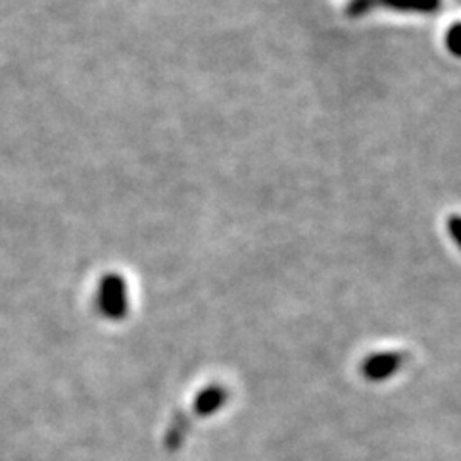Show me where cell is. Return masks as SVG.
Listing matches in <instances>:
<instances>
[{
    "mask_svg": "<svg viewBox=\"0 0 461 461\" xmlns=\"http://www.w3.org/2000/svg\"><path fill=\"white\" fill-rule=\"evenodd\" d=\"M229 393L227 388L221 384H210L194 396V402L191 406V420H204V417H210L213 413H218L225 403H227Z\"/></svg>",
    "mask_w": 461,
    "mask_h": 461,
    "instance_id": "3",
    "label": "cell"
},
{
    "mask_svg": "<svg viewBox=\"0 0 461 461\" xmlns=\"http://www.w3.org/2000/svg\"><path fill=\"white\" fill-rule=\"evenodd\" d=\"M191 425H193V420L189 413L179 411L176 417H173V421L169 423L167 432H166V448L171 452L179 450L181 444L186 438V432H189Z\"/></svg>",
    "mask_w": 461,
    "mask_h": 461,
    "instance_id": "4",
    "label": "cell"
},
{
    "mask_svg": "<svg viewBox=\"0 0 461 461\" xmlns=\"http://www.w3.org/2000/svg\"><path fill=\"white\" fill-rule=\"evenodd\" d=\"M446 49L454 56L461 58V23H454L446 33Z\"/></svg>",
    "mask_w": 461,
    "mask_h": 461,
    "instance_id": "6",
    "label": "cell"
},
{
    "mask_svg": "<svg viewBox=\"0 0 461 461\" xmlns=\"http://www.w3.org/2000/svg\"><path fill=\"white\" fill-rule=\"evenodd\" d=\"M406 362V352H375L362 362V375L371 383H381L394 377Z\"/></svg>",
    "mask_w": 461,
    "mask_h": 461,
    "instance_id": "2",
    "label": "cell"
},
{
    "mask_svg": "<svg viewBox=\"0 0 461 461\" xmlns=\"http://www.w3.org/2000/svg\"><path fill=\"white\" fill-rule=\"evenodd\" d=\"M98 312L106 320L120 321L129 312V288L120 273H108L98 285L96 294Z\"/></svg>",
    "mask_w": 461,
    "mask_h": 461,
    "instance_id": "1",
    "label": "cell"
},
{
    "mask_svg": "<svg viewBox=\"0 0 461 461\" xmlns=\"http://www.w3.org/2000/svg\"><path fill=\"white\" fill-rule=\"evenodd\" d=\"M377 6H386L398 12L430 14L438 10L440 0H377Z\"/></svg>",
    "mask_w": 461,
    "mask_h": 461,
    "instance_id": "5",
    "label": "cell"
},
{
    "mask_svg": "<svg viewBox=\"0 0 461 461\" xmlns=\"http://www.w3.org/2000/svg\"><path fill=\"white\" fill-rule=\"evenodd\" d=\"M448 230L452 240L461 249V215H452L448 220Z\"/></svg>",
    "mask_w": 461,
    "mask_h": 461,
    "instance_id": "7",
    "label": "cell"
}]
</instances>
